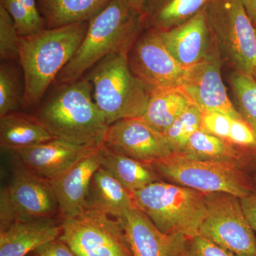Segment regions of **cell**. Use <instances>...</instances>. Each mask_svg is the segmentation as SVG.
Segmentation results:
<instances>
[{
	"label": "cell",
	"mask_w": 256,
	"mask_h": 256,
	"mask_svg": "<svg viewBox=\"0 0 256 256\" xmlns=\"http://www.w3.org/2000/svg\"><path fill=\"white\" fill-rule=\"evenodd\" d=\"M33 114L55 138L80 146H104L110 124L96 104L85 77L54 84Z\"/></svg>",
	"instance_id": "6da1fadb"
},
{
	"label": "cell",
	"mask_w": 256,
	"mask_h": 256,
	"mask_svg": "<svg viewBox=\"0 0 256 256\" xmlns=\"http://www.w3.org/2000/svg\"><path fill=\"white\" fill-rule=\"evenodd\" d=\"M88 24L89 22H82L20 36L18 63L24 77V108H31L41 102L78 50Z\"/></svg>",
	"instance_id": "7a4b0ae2"
},
{
	"label": "cell",
	"mask_w": 256,
	"mask_h": 256,
	"mask_svg": "<svg viewBox=\"0 0 256 256\" xmlns=\"http://www.w3.org/2000/svg\"><path fill=\"white\" fill-rule=\"evenodd\" d=\"M142 32L140 13L126 0H110L89 21L84 41L54 84L76 82L106 57L128 53Z\"/></svg>",
	"instance_id": "3957f363"
},
{
	"label": "cell",
	"mask_w": 256,
	"mask_h": 256,
	"mask_svg": "<svg viewBox=\"0 0 256 256\" xmlns=\"http://www.w3.org/2000/svg\"><path fill=\"white\" fill-rule=\"evenodd\" d=\"M130 194L136 206L163 233L188 238L198 235L206 214V193L160 180Z\"/></svg>",
	"instance_id": "277c9868"
},
{
	"label": "cell",
	"mask_w": 256,
	"mask_h": 256,
	"mask_svg": "<svg viewBox=\"0 0 256 256\" xmlns=\"http://www.w3.org/2000/svg\"><path fill=\"white\" fill-rule=\"evenodd\" d=\"M128 54L106 57L84 76L92 82L94 100L109 124L142 117L149 100V88L130 68Z\"/></svg>",
	"instance_id": "5b68a950"
},
{
	"label": "cell",
	"mask_w": 256,
	"mask_h": 256,
	"mask_svg": "<svg viewBox=\"0 0 256 256\" xmlns=\"http://www.w3.org/2000/svg\"><path fill=\"white\" fill-rule=\"evenodd\" d=\"M170 183L204 193H227L242 198L256 191V184L246 170L236 164L192 159L172 153L149 164Z\"/></svg>",
	"instance_id": "8992f818"
},
{
	"label": "cell",
	"mask_w": 256,
	"mask_h": 256,
	"mask_svg": "<svg viewBox=\"0 0 256 256\" xmlns=\"http://www.w3.org/2000/svg\"><path fill=\"white\" fill-rule=\"evenodd\" d=\"M204 11L223 63L234 72L252 76L256 67V28L242 0H210Z\"/></svg>",
	"instance_id": "52a82bcc"
},
{
	"label": "cell",
	"mask_w": 256,
	"mask_h": 256,
	"mask_svg": "<svg viewBox=\"0 0 256 256\" xmlns=\"http://www.w3.org/2000/svg\"><path fill=\"white\" fill-rule=\"evenodd\" d=\"M60 238L76 256H134L120 220L86 207L62 218Z\"/></svg>",
	"instance_id": "ba28073f"
},
{
	"label": "cell",
	"mask_w": 256,
	"mask_h": 256,
	"mask_svg": "<svg viewBox=\"0 0 256 256\" xmlns=\"http://www.w3.org/2000/svg\"><path fill=\"white\" fill-rule=\"evenodd\" d=\"M198 235L230 256H256V236L240 198L227 193H210L206 214Z\"/></svg>",
	"instance_id": "9c48e42d"
},
{
	"label": "cell",
	"mask_w": 256,
	"mask_h": 256,
	"mask_svg": "<svg viewBox=\"0 0 256 256\" xmlns=\"http://www.w3.org/2000/svg\"><path fill=\"white\" fill-rule=\"evenodd\" d=\"M128 60L133 74L150 92L181 86L185 69L170 53L156 30L141 33L128 52Z\"/></svg>",
	"instance_id": "30bf717a"
},
{
	"label": "cell",
	"mask_w": 256,
	"mask_h": 256,
	"mask_svg": "<svg viewBox=\"0 0 256 256\" xmlns=\"http://www.w3.org/2000/svg\"><path fill=\"white\" fill-rule=\"evenodd\" d=\"M223 60L213 40L203 60L185 69L181 87L202 112H218L234 119L244 120L229 99L223 82Z\"/></svg>",
	"instance_id": "8fae6325"
},
{
	"label": "cell",
	"mask_w": 256,
	"mask_h": 256,
	"mask_svg": "<svg viewBox=\"0 0 256 256\" xmlns=\"http://www.w3.org/2000/svg\"><path fill=\"white\" fill-rule=\"evenodd\" d=\"M1 192L11 205L16 222L54 218L60 212L52 183L32 174L18 161L9 184Z\"/></svg>",
	"instance_id": "7c38bea8"
},
{
	"label": "cell",
	"mask_w": 256,
	"mask_h": 256,
	"mask_svg": "<svg viewBox=\"0 0 256 256\" xmlns=\"http://www.w3.org/2000/svg\"><path fill=\"white\" fill-rule=\"evenodd\" d=\"M104 146L148 164L172 153L164 134L152 128L142 117L122 119L110 124Z\"/></svg>",
	"instance_id": "4fadbf2b"
},
{
	"label": "cell",
	"mask_w": 256,
	"mask_h": 256,
	"mask_svg": "<svg viewBox=\"0 0 256 256\" xmlns=\"http://www.w3.org/2000/svg\"><path fill=\"white\" fill-rule=\"evenodd\" d=\"M99 148V146H98ZM98 148L80 146L54 139L12 150L18 162L32 174L55 181Z\"/></svg>",
	"instance_id": "5bb4252c"
},
{
	"label": "cell",
	"mask_w": 256,
	"mask_h": 256,
	"mask_svg": "<svg viewBox=\"0 0 256 256\" xmlns=\"http://www.w3.org/2000/svg\"><path fill=\"white\" fill-rule=\"evenodd\" d=\"M120 220L134 256H184L188 238L166 234L156 228L137 207Z\"/></svg>",
	"instance_id": "9a60e30c"
},
{
	"label": "cell",
	"mask_w": 256,
	"mask_h": 256,
	"mask_svg": "<svg viewBox=\"0 0 256 256\" xmlns=\"http://www.w3.org/2000/svg\"><path fill=\"white\" fill-rule=\"evenodd\" d=\"M104 144L72 166L52 186L56 196L62 218L78 214L86 208L92 176L102 165Z\"/></svg>",
	"instance_id": "2e32d148"
},
{
	"label": "cell",
	"mask_w": 256,
	"mask_h": 256,
	"mask_svg": "<svg viewBox=\"0 0 256 256\" xmlns=\"http://www.w3.org/2000/svg\"><path fill=\"white\" fill-rule=\"evenodd\" d=\"M158 32L170 53L184 69L190 68L203 60L213 43L204 8L182 24L166 31Z\"/></svg>",
	"instance_id": "e0dca14e"
},
{
	"label": "cell",
	"mask_w": 256,
	"mask_h": 256,
	"mask_svg": "<svg viewBox=\"0 0 256 256\" xmlns=\"http://www.w3.org/2000/svg\"><path fill=\"white\" fill-rule=\"evenodd\" d=\"M60 222L54 218L18 222L0 232V256H26L60 238Z\"/></svg>",
	"instance_id": "ac0fdd59"
},
{
	"label": "cell",
	"mask_w": 256,
	"mask_h": 256,
	"mask_svg": "<svg viewBox=\"0 0 256 256\" xmlns=\"http://www.w3.org/2000/svg\"><path fill=\"white\" fill-rule=\"evenodd\" d=\"M86 207L121 220L136 206L130 192L101 166L92 176Z\"/></svg>",
	"instance_id": "d6986e66"
},
{
	"label": "cell",
	"mask_w": 256,
	"mask_h": 256,
	"mask_svg": "<svg viewBox=\"0 0 256 256\" xmlns=\"http://www.w3.org/2000/svg\"><path fill=\"white\" fill-rule=\"evenodd\" d=\"M210 0H146L140 13L143 31H166L201 11Z\"/></svg>",
	"instance_id": "ffe728a7"
},
{
	"label": "cell",
	"mask_w": 256,
	"mask_h": 256,
	"mask_svg": "<svg viewBox=\"0 0 256 256\" xmlns=\"http://www.w3.org/2000/svg\"><path fill=\"white\" fill-rule=\"evenodd\" d=\"M180 154L202 161L229 163L246 170L256 162L244 152L224 140L200 129L192 134Z\"/></svg>",
	"instance_id": "44dd1931"
},
{
	"label": "cell",
	"mask_w": 256,
	"mask_h": 256,
	"mask_svg": "<svg viewBox=\"0 0 256 256\" xmlns=\"http://www.w3.org/2000/svg\"><path fill=\"white\" fill-rule=\"evenodd\" d=\"M110 0H37L46 28H62L89 22L108 4Z\"/></svg>",
	"instance_id": "7402d4cb"
},
{
	"label": "cell",
	"mask_w": 256,
	"mask_h": 256,
	"mask_svg": "<svg viewBox=\"0 0 256 256\" xmlns=\"http://www.w3.org/2000/svg\"><path fill=\"white\" fill-rule=\"evenodd\" d=\"M192 102L181 86L152 90L142 118L152 128L164 134Z\"/></svg>",
	"instance_id": "603a6c76"
},
{
	"label": "cell",
	"mask_w": 256,
	"mask_h": 256,
	"mask_svg": "<svg viewBox=\"0 0 256 256\" xmlns=\"http://www.w3.org/2000/svg\"><path fill=\"white\" fill-rule=\"evenodd\" d=\"M34 116L10 112L0 117L2 148L14 150L54 139Z\"/></svg>",
	"instance_id": "cb8c5ba5"
},
{
	"label": "cell",
	"mask_w": 256,
	"mask_h": 256,
	"mask_svg": "<svg viewBox=\"0 0 256 256\" xmlns=\"http://www.w3.org/2000/svg\"><path fill=\"white\" fill-rule=\"evenodd\" d=\"M101 166L114 175L130 192L138 191L161 180L149 164L114 152L105 146Z\"/></svg>",
	"instance_id": "d4e9b609"
},
{
	"label": "cell",
	"mask_w": 256,
	"mask_h": 256,
	"mask_svg": "<svg viewBox=\"0 0 256 256\" xmlns=\"http://www.w3.org/2000/svg\"><path fill=\"white\" fill-rule=\"evenodd\" d=\"M25 82L18 62H2L0 65V117L22 108Z\"/></svg>",
	"instance_id": "484cf974"
},
{
	"label": "cell",
	"mask_w": 256,
	"mask_h": 256,
	"mask_svg": "<svg viewBox=\"0 0 256 256\" xmlns=\"http://www.w3.org/2000/svg\"><path fill=\"white\" fill-rule=\"evenodd\" d=\"M237 110L256 137V80L252 75L232 72L230 79Z\"/></svg>",
	"instance_id": "4316f807"
},
{
	"label": "cell",
	"mask_w": 256,
	"mask_h": 256,
	"mask_svg": "<svg viewBox=\"0 0 256 256\" xmlns=\"http://www.w3.org/2000/svg\"><path fill=\"white\" fill-rule=\"evenodd\" d=\"M202 112L192 102L164 133L172 153H181L192 134L201 128Z\"/></svg>",
	"instance_id": "83f0119b"
},
{
	"label": "cell",
	"mask_w": 256,
	"mask_h": 256,
	"mask_svg": "<svg viewBox=\"0 0 256 256\" xmlns=\"http://www.w3.org/2000/svg\"><path fill=\"white\" fill-rule=\"evenodd\" d=\"M20 38L10 15L0 6V58L1 62H18Z\"/></svg>",
	"instance_id": "f1b7e54d"
},
{
	"label": "cell",
	"mask_w": 256,
	"mask_h": 256,
	"mask_svg": "<svg viewBox=\"0 0 256 256\" xmlns=\"http://www.w3.org/2000/svg\"><path fill=\"white\" fill-rule=\"evenodd\" d=\"M0 6L10 15L20 36H30L45 30L46 25L32 18L18 0H0Z\"/></svg>",
	"instance_id": "f546056e"
},
{
	"label": "cell",
	"mask_w": 256,
	"mask_h": 256,
	"mask_svg": "<svg viewBox=\"0 0 256 256\" xmlns=\"http://www.w3.org/2000/svg\"><path fill=\"white\" fill-rule=\"evenodd\" d=\"M232 118L218 112H202L200 129L226 141L230 132Z\"/></svg>",
	"instance_id": "4dcf8cb0"
},
{
	"label": "cell",
	"mask_w": 256,
	"mask_h": 256,
	"mask_svg": "<svg viewBox=\"0 0 256 256\" xmlns=\"http://www.w3.org/2000/svg\"><path fill=\"white\" fill-rule=\"evenodd\" d=\"M184 256H230L210 240L197 235L188 238Z\"/></svg>",
	"instance_id": "1f68e13d"
},
{
	"label": "cell",
	"mask_w": 256,
	"mask_h": 256,
	"mask_svg": "<svg viewBox=\"0 0 256 256\" xmlns=\"http://www.w3.org/2000/svg\"><path fill=\"white\" fill-rule=\"evenodd\" d=\"M32 254L34 256H76L72 248L60 238L40 246Z\"/></svg>",
	"instance_id": "d6a6232c"
},
{
	"label": "cell",
	"mask_w": 256,
	"mask_h": 256,
	"mask_svg": "<svg viewBox=\"0 0 256 256\" xmlns=\"http://www.w3.org/2000/svg\"><path fill=\"white\" fill-rule=\"evenodd\" d=\"M240 202L244 213L256 233V190L248 196L240 198Z\"/></svg>",
	"instance_id": "836d02e7"
},
{
	"label": "cell",
	"mask_w": 256,
	"mask_h": 256,
	"mask_svg": "<svg viewBox=\"0 0 256 256\" xmlns=\"http://www.w3.org/2000/svg\"><path fill=\"white\" fill-rule=\"evenodd\" d=\"M18 1L28 9L32 18L38 22L44 23L45 24L44 21L38 10L37 0H18Z\"/></svg>",
	"instance_id": "e575fe53"
},
{
	"label": "cell",
	"mask_w": 256,
	"mask_h": 256,
	"mask_svg": "<svg viewBox=\"0 0 256 256\" xmlns=\"http://www.w3.org/2000/svg\"><path fill=\"white\" fill-rule=\"evenodd\" d=\"M242 5L245 8L248 16L250 18V21L256 25V0H242Z\"/></svg>",
	"instance_id": "d590c367"
},
{
	"label": "cell",
	"mask_w": 256,
	"mask_h": 256,
	"mask_svg": "<svg viewBox=\"0 0 256 256\" xmlns=\"http://www.w3.org/2000/svg\"><path fill=\"white\" fill-rule=\"evenodd\" d=\"M128 4L134 10L141 13L146 0H126Z\"/></svg>",
	"instance_id": "8d00e7d4"
},
{
	"label": "cell",
	"mask_w": 256,
	"mask_h": 256,
	"mask_svg": "<svg viewBox=\"0 0 256 256\" xmlns=\"http://www.w3.org/2000/svg\"><path fill=\"white\" fill-rule=\"evenodd\" d=\"M252 76H254V78H255V80H256V67L255 69H254V73H252Z\"/></svg>",
	"instance_id": "74e56055"
},
{
	"label": "cell",
	"mask_w": 256,
	"mask_h": 256,
	"mask_svg": "<svg viewBox=\"0 0 256 256\" xmlns=\"http://www.w3.org/2000/svg\"><path fill=\"white\" fill-rule=\"evenodd\" d=\"M26 256H33V254H32V252H31V254H28V255Z\"/></svg>",
	"instance_id": "f35d334b"
},
{
	"label": "cell",
	"mask_w": 256,
	"mask_h": 256,
	"mask_svg": "<svg viewBox=\"0 0 256 256\" xmlns=\"http://www.w3.org/2000/svg\"><path fill=\"white\" fill-rule=\"evenodd\" d=\"M254 181H255V182L256 184V174L255 175V176H254Z\"/></svg>",
	"instance_id": "ab89813d"
},
{
	"label": "cell",
	"mask_w": 256,
	"mask_h": 256,
	"mask_svg": "<svg viewBox=\"0 0 256 256\" xmlns=\"http://www.w3.org/2000/svg\"><path fill=\"white\" fill-rule=\"evenodd\" d=\"M255 28H256V26H255Z\"/></svg>",
	"instance_id": "60d3db41"
}]
</instances>
